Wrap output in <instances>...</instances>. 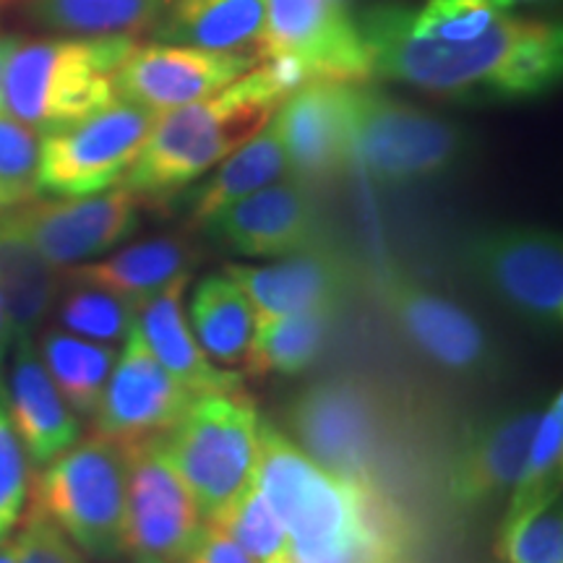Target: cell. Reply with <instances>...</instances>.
Returning <instances> with one entry per match:
<instances>
[{
	"mask_svg": "<svg viewBox=\"0 0 563 563\" xmlns=\"http://www.w3.org/2000/svg\"><path fill=\"white\" fill-rule=\"evenodd\" d=\"M496 555L501 563H563L561 488L517 509H506L498 527Z\"/></svg>",
	"mask_w": 563,
	"mask_h": 563,
	"instance_id": "obj_31",
	"label": "cell"
},
{
	"mask_svg": "<svg viewBox=\"0 0 563 563\" xmlns=\"http://www.w3.org/2000/svg\"><path fill=\"white\" fill-rule=\"evenodd\" d=\"M34 506L81 553L112 561L125 553V454L102 435L76 441L34 481Z\"/></svg>",
	"mask_w": 563,
	"mask_h": 563,
	"instance_id": "obj_7",
	"label": "cell"
},
{
	"mask_svg": "<svg viewBox=\"0 0 563 563\" xmlns=\"http://www.w3.org/2000/svg\"><path fill=\"white\" fill-rule=\"evenodd\" d=\"M133 45L129 34L19 40L5 68L3 112L40 136L81 121L115 100V70Z\"/></svg>",
	"mask_w": 563,
	"mask_h": 563,
	"instance_id": "obj_4",
	"label": "cell"
},
{
	"mask_svg": "<svg viewBox=\"0 0 563 563\" xmlns=\"http://www.w3.org/2000/svg\"><path fill=\"white\" fill-rule=\"evenodd\" d=\"M256 60V53L203 51L170 42L133 45L115 70V97L167 112L220 95Z\"/></svg>",
	"mask_w": 563,
	"mask_h": 563,
	"instance_id": "obj_16",
	"label": "cell"
},
{
	"mask_svg": "<svg viewBox=\"0 0 563 563\" xmlns=\"http://www.w3.org/2000/svg\"><path fill=\"white\" fill-rule=\"evenodd\" d=\"M563 475V394L555 391L543 405L530 449H527L522 473L509 493V506L517 509L540 498L543 493L561 488Z\"/></svg>",
	"mask_w": 563,
	"mask_h": 563,
	"instance_id": "obj_34",
	"label": "cell"
},
{
	"mask_svg": "<svg viewBox=\"0 0 563 563\" xmlns=\"http://www.w3.org/2000/svg\"><path fill=\"white\" fill-rule=\"evenodd\" d=\"M540 412V405H506L464 428L443 481L452 506L475 511L509 496L522 473Z\"/></svg>",
	"mask_w": 563,
	"mask_h": 563,
	"instance_id": "obj_17",
	"label": "cell"
},
{
	"mask_svg": "<svg viewBox=\"0 0 563 563\" xmlns=\"http://www.w3.org/2000/svg\"><path fill=\"white\" fill-rule=\"evenodd\" d=\"M3 405L21 449L34 467H45L81 439L79 415L70 410L51 373L40 361L34 340L13 342Z\"/></svg>",
	"mask_w": 563,
	"mask_h": 563,
	"instance_id": "obj_21",
	"label": "cell"
},
{
	"mask_svg": "<svg viewBox=\"0 0 563 563\" xmlns=\"http://www.w3.org/2000/svg\"><path fill=\"white\" fill-rule=\"evenodd\" d=\"M222 532H228L256 563H292L290 538L282 527L256 481L224 509L220 517L211 519Z\"/></svg>",
	"mask_w": 563,
	"mask_h": 563,
	"instance_id": "obj_33",
	"label": "cell"
},
{
	"mask_svg": "<svg viewBox=\"0 0 563 563\" xmlns=\"http://www.w3.org/2000/svg\"><path fill=\"white\" fill-rule=\"evenodd\" d=\"M37 352L70 410L91 418L118 361L115 344L91 342L53 327L42 332Z\"/></svg>",
	"mask_w": 563,
	"mask_h": 563,
	"instance_id": "obj_29",
	"label": "cell"
},
{
	"mask_svg": "<svg viewBox=\"0 0 563 563\" xmlns=\"http://www.w3.org/2000/svg\"><path fill=\"white\" fill-rule=\"evenodd\" d=\"M371 290L397 334L422 361L456 378H490L501 368L496 342L467 308L431 290L389 258L371 266Z\"/></svg>",
	"mask_w": 563,
	"mask_h": 563,
	"instance_id": "obj_10",
	"label": "cell"
},
{
	"mask_svg": "<svg viewBox=\"0 0 563 563\" xmlns=\"http://www.w3.org/2000/svg\"><path fill=\"white\" fill-rule=\"evenodd\" d=\"M277 108L279 102L262 87L256 74L245 70L241 79L209 100L159 112L121 186L141 199L180 191L256 136Z\"/></svg>",
	"mask_w": 563,
	"mask_h": 563,
	"instance_id": "obj_3",
	"label": "cell"
},
{
	"mask_svg": "<svg viewBox=\"0 0 563 563\" xmlns=\"http://www.w3.org/2000/svg\"><path fill=\"white\" fill-rule=\"evenodd\" d=\"M133 563H173V561L154 559V555H133Z\"/></svg>",
	"mask_w": 563,
	"mask_h": 563,
	"instance_id": "obj_44",
	"label": "cell"
},
{
	"mask_svg": "<svg viewBox=\"0 0 563 563\" xmlns=\"http://www.w3.org/2000/svg\"><path fill=\"white\" fill-rule=\"evenodd\" d=\"M30 493V467L0 394V540L11 538Z\"/></svg>",
	"mask_w": 563,
	"mask_h": 563,
	"instance_id": "obj_37",
	"label": "cell"
},
{
	"mask_svg": "<svg viewBox=\"0 0 563 563\" xmlns=\"http://www.w3.org/2000/svg\"><path fill=\"white\" fill-rule=\"evenodd\" d=\"M256 485L287 530L292 563H402L410 555V525L382 483L321 467L269 418H258Z\"/></svg>",
	"mask_w": 563,
	"mask_h": 563,
	"instance_id": "obj_2",
	"label": "cell"
},
{
	"mask_svg": "<svg viewBox=\"0 0 563 563\" xmlns=\"http://www.w3.org/2000/svg\"><path fill=\"white\" fill-rule=\"evenodd\" d=\"M11 3H16V0H0V11H3V9H9Z\"/></svg>",
	"mask_w": 563,
	"mask_h": 563,
	"instance_id": "obj_45",
	"label": "cell"
},
{
	"mask_svg": "<svg viewBox=\"0 0 563 563\" xmlns=\"http://www.w3.org/2000/svg\"><path fill=\"white\" fill-rule=\"evenodd\" d=\"M188 277H178L165 290L141 302L136 311V329L144 336L146 347L154 357L165 365L173 378L194 394L207 391H238L243 389V376L232 368H220L209 361L201 350L191 327H188L186 311H183V295H186Z\"/></svg>",
	"mask_w": 563,
	"mask_h": 563,
	"instance_id": "obj_22",
	"label": "cell"
},
{
	"mask_svg": "<svg viewBox=\"0 0 563 563\" xmlns=\"http://www.w3.org/2000/svg\"><path fill=\"white\" fill-rule=\"evenodd\" d=\"M196 394L165 371L133 323L97 405L95 433L118 446L162 439L178 426Z\"/></svg>",
	"mask_w": 563,
	"mask_h": 563,
	"instance_id": "obj_15",
	"label": "cell"
},
{
	"mask_svg": "<svg viewBox=\"0 0 563 563\" xmlns=\"http://www.w3.org/2000/svg\"><path fill=\"white\" fill-rule=\"evenodd\" d=\"M157 118L115 97L81 121L42 133L37 196H87L123 183Z\"/></svg>",
	"mask_w": 563,
	"mask_h": 563,
	"instance_id": "obj_11",
	"label": "cell"
},
{
	"mask_svg": "<svg viewBox=\"0 0 563 563\" xmlns=\"http://www.w3.org/2000/svg\"><path fill=\"white\" fill-rule=\"evenodd\" d=\"M196 251L183 238L165 235L152 241L133 243L129 249L112 253L102 262L79 264L68 272L70 282L104 287L123 295L133 306H141L165 290L178 277H188L194 269Z\"/></svg>",
	"mask_w": 563,
	"mask_h": 563,
	"instance_id": "obj_24",
	"label": "cell"
},
{
	"mask_svg": "<svg viewBox=\"0 0 563 563\" xmlns=\"http://www.w3.org/2000/svg\"><path fill=\"white\" fill-rule=\"evenodd\" d=\"M186 319L211 363L220 368L243 363L256 329V311L235 279L228 274L203 277L188 302Z\"/></svg>",
	"mask_w": 563,
	"mask_h": 563,
	"instance_id": "obj_27",
	"label": "cell"
},
{
	"mask_svg": "<svg viewBox=\"0 0 563 563\" xmlns=\"http://www.w3.org/2000/svg\"><path fill=\"white\" fill-rule=\"evenodd\" d=\"M352 159L382 188H422L452 180L475 159V136L462 123L352 84Z\"/></svg>",
	"mask_w": 563,
	"mask_h": 563,
	"instance_id": "obj_5",
	"label": "cell"
},
{
	"mask_svg": "<svg viewBox=\"0 0 563 563\" xmlns=\"http://www.w3.org/2000/svg\"><path fill=\"white\" fill-rule=\"evenodd\" d=\"M258 415L243 389L196 394L170 433L162 435L203 522H211L256 481Z\"/></svg>",
	"mask_w": 563,
	"mask_h": 563,
	"instance_id": "obj_6",
	"label": "cell"
},
{
	"mask_svg": "<svg viewBox=\"0 0 563 563\" xmlns=\"http://www.w3.org/2000/svg\"><path fill=\"white\" fill-rule=\"evenodd\" d=\"M141 196L125 186L87 196H51L11 209L34 249L55 269L87 264L121 245L139 228Z\"/></svg>",
	"mask_w": 563,
	"mask_h": 563,
	"instance_id": "obj_13",
	"label": "cell"
},
{
	"mask_svg": "<svg viewBox=\"0 0 563 563\" xmlns=\"http://www.w3.org/2000/svg\"><path fill=\"white\" fill-rule=\"evenodd\" d=\"M266 55H290L313 81H371L357 21L336 0H266L256 58Z\"/></svg>",
	"mask_w": 563,
	"mask_h": 563,
	"instance_id": "obj_14",
	"label": "cell"
},
{
	"mask_svg": "<svg viewBox=\"0 0 563 563\" xmlns=\"http://www.w3.org/2000/svg\"><path fill=\"white\" fill-rule=\"evenodd\" d=\"M498 16L501 11L490 0H426L418 11L405 9L410 37L431 42L477 40Z\"/></svg>",
	"mask_w": 563,
	"mask_h": 563,
	"instance_id": "obj_35",
	"label": "cell"
},
{
	"mask_svg": "<svg viewBox=\"0 0 563 563\" xmlns=\"http://www.w3.org/2000/svg\"><path fill=\"white\" fill-rule=\"evenodd\" d=\"M19 37L13 34H0V110H3V81H5V68H9V60L13 51H16Z\"/></svg>",
	"mask_w": 563,
	"mask_h": 563,
	"instance_id": "obj_41",
	"label": "cell"
},
{
	"mask_svg": "<svg viewBox=\"0 0 563 563\" xmlns=\"http://www.w3.org/2000/svg\"><path fill=\"white\" fill-rule=\"evenodd\" d=\"M203 228L241 256L285 258L329 243L311 186L285 178L222 209Z\"/></svg>",
	"mask_w": 563,
	"mask_h": 563,
	"instance_id": "obj_18",
	"label": "cell"
},
{
	"mask_svg": "<svg viewBox=\"0 0 563 563\" xmlns=\"http://www.w3.org/2000/svg\"><path fill=\"white\" fill-rule=\"evenodd\" d=\"M178 563H256L243 551L228 532H222L217 525L203 522L201 532L188 548L186 555Z\"/></svg>",
	"mask_w": 563,
	"mask_h": 563,
	"instance_id": "obj_39",
	"label": "cell"
},
{
	"mask_svg": "<svg viewBox=\"0 0 563 563\" xmlns=\"http://www.w3.org/2000/svg\"><path fill=\"white\" fill-rule=\"evenodd\" d=\"M352 84L308 81L274 112L290 175L319 186L347 170L352 162Z\"/></svg>",
	"mask_w": 563,
	"mask_h": 563,
	"instance_id": "obj_19",
	"label": "cell"
},
{
	"mask_svg": "<svg viewBox=\"0 0 563 563\" xmlns=\"http://www.w3.org/2000/svg\"><path fill=\"white\" fill-rule=\"evenodd\" d=\"M264 16L266 0H167L154 34L170 45L243 53L262 42Z\"/></svg>",
	"mask_w": 563,
	"mask_h": 563,
	"instance_id": "obj_25",
	"label": "cell"
},
{
	"mask_svg": "<svg viewBox=\"0 0 563 563\" xmlns=\"http://www.w3.org/2000/svg\"><path fill=\"white\" fill-rule=\"evenodd\" d=\"M285 178H292L290 162H287L285 144H282L279 129L272 115V121L256 136H251L241 150L224 157L217 165L214 175L199 186V191H194L191 220L203 228L222 209Z\"/></svg>",
	"mask_w": 563,
	"mask_h": 563,
	"instance_id": "obj_26",
	"label": "cell"
},
{
	"mask_svg": "<svg viewBox=\"0 0 563 563\" xmlns=\"http://www.w3.org/2000/svg\"><path fill=\"white\" fill-rule=\"evenodd\" d=\"M13 540H16V563H84L79 548L34 504Z\"/></svg>",
	"mask_w": 563,
	"mask_h": 563,
	"instance_id": "obj_38",
	"label": "cell"
},
{
	"mask_svg": "<svg viewBox=\"0 0 563 563\" xmlns=\"http://www.w3.org/2000/svg\"><path fill=\"white\" fill-rule=\"evenodd\" d=\"M125 454L123 545L133 555L178 563L201 532L203 517L162 439L131 443Z\"/></svg>",
	"mask_w": 563,
	"mask_h": 563,
	"instance_id": "obj_12",
	"label": "cell"
},
{
	"mask_svg": "<svg viewBox=\"0 0 563 563\" xmlns=\"http://www.w3.org/2000/svg\"><path fill=\"white\" fill-rule=\"evenodd\" d=\"M287 435L321 467L352 481H378L386 456V405L355 376L302 386L285 412Z\"/></svg>",
	"mask_w": 563,
	"mask_h": 563,
	"instance_id": "obj_9",
	"label": "cell"
},
{
	"mask_svg": "<svg viewBox=\"0 0 563 563\" xmlns=\"http://www.w3.org/2000/svg\"><path fill=\"white\" fill-rule=\"evenodd\" d=\"M0 563H16V540H0Z\"/></svg>",
	"mask_w": 563,
	"mask_h": 563,
	"instance_id": "obj_43",
	"label": "cell"
},
{
	"mask_svg": "<svg viewBox=\"0 0 563 563\" xmlns=\"http://www.w3.org/2000/svg\"><path fill=\"white\" fill-rule=\"evenodd\" d=\"M60 287V269L34 249L13 211L0 214V300L9 316L11 340H34L51 313Z\"/></svg>",
	"mask_w": 563,
	"mask_h": 563,
	"instance_id": "obj_23",
	"label": "cell"
},
{
	"mask_svg": "<svg viewBox=\"0 0 563 563\" xmlns=\"http://www.w3.org/2000/svg\"><path fill=\"white\" fill-rule=\"evenodd\" d=\"M371 79L407 84L452 102L538 100L559 87L563 30L553 21L501 13L470 42L415 40L402 5H371L361 13Z\"/></svg>",
	"mask_w": 563,
	"mask_h": 563,
	"instance_id": "obj_1",
	"label": "cell"
},
{
	"mask_svg": "<svg viewBox=\"0 0 563 563\" xmlns=\"http://www.w3.org/2000/svg\"><path fill=\"white\" fill-rule=\"evenodd\" d=\"M165 5L167 0H26V16L40 30L58 34L133 37L154 26Z\"/></svg>",
	"mask_w": 563,
	"mask_h": 563,
	"instance_id": "obj_30",
	"label": "cell"
},
{
	"mask_svg": "<svg viewBox=\"0 0 563 563\" xmlns=\"http://www.w3.org/2000/svg\"><path fill=\"white\" fill-rule=\"evenodd\" d=\"M501 13H509L517 9V5H540V3H553V0H490Z\"/></svg>",
	"mask_w": 563,
	"mask_h": 563,
	"instance_id": "obj_42",
	"label": "cell"
},
{
	"mask_svg": "<svg viewBox=\"0 0 563 563\" xmlns=\"http://www.w3.org/2000/svg\"><path fill=\"white\" fill-rule=\"evenodd\" d=\"M340 308H316L277 319L256 321L251 344L245 350V376H298L319 361Z\"/></svg>",
	"mask_w": 563,
	"mask_h": 563,
	"instance_id": "obj_28",
	"label": "cell"
},
{
	"mask_svg": "<svg viewBox=\"0 0 563 563\" xmlns=\"http://www.w3.org/2000/svg\"><path fill=\"white\" fill-rule=\"evenodd\" d=\"M402 563H407V561H402Z\"/></svg>",
	"mask_w": 563,
	"mask_h": 563,
	"instance_id": "obj_47",
	"label": "cell"
},
{
	"mask_svg": "<svg viewBox=\"0 0 563 563\" xmlns=\"http://www.w3.org/2000/svg\"><path fill=\"white\" fill-rule=\"evenodd\" d=\"M68 285L58 306V329L102 344L125 342L136 323L139 308L104 287L70 279Z\"/></svg>",
	"mask_w": 563,
	"mask_h": 563,
	"instance_id": "obj_32",
	"label": "cell"
},
{
	"mask_svg": "<svg viewBox=\"0 0 563 563\" xmlns=\"http://www.w3.org/2000/svg\"><path fill=\"white\" fill-rule=\"evenodd\" d=\"M336 3H344V5H347V3H350V0H336Z\"/></svg>",
	"mask_w": 563,
	"mask_h": 563,
	"instance_id": "obj_46",
	"label": "cell"
},
{
	"mask_svg": "<svg viewBox=\"0 0 563 563\" xmlns=\"http://www.w3.org/2000/svg\"><path fill=\"white\" fill-rule=\"evenodd\" d=\"M11 327H9V316H5L3 300H0V394H3V382H5V361H9V350H11Z\"/></svg>",
	"mask_w": 563,
	"mask_h": 563,
	"instance_id": "obj_40",
	"label": "cell"
},
{
	"mask_svg": "<svg viewBox=\"0 0 563 563\" xmlns=\"http://www.w3.org/2000/svg\"><path fill=\"white\" fill-rule=\"evenodd\" d=\"M224 274L241 285L256 321L277 319L316 308H340L347 298L355 272L332 245L295 253L274 264H228Z\"/></svg>",
	"mask_w": 563,
	"mask_h": 563,
	"instance_id": "obj_20",
	"label": "cell"
},
{
	"mask_svg": "<svg viewBox=\"0 0 563 563\" xmlns=\"http://www.w3.org/2000/svg\"><path fill=\"white\" fill-rule=\"evenodd\" d=\"M464 272L540 334L563 327V241L540 224H493L460 249Z\"/></svg>",
	"mask_w": 563,
	"mask_h": 563,
	"instance_id": "obj_8",
	"label": "cell"
},
{
	"mask_svg": "<svg viewBox=\"0 0 563 563\" xmlns=\"http://www.w3.org/2000/svg\"><path fill=\"white\" fill-rule=\"evenodd\" d=\"M40 133L0 110V214L37 196Z\"/></svg>",
	"mask_w": 563,
	"mask_h": 563,
	"instance_id": "obj_36",
	"label": "cell"
}]
</instances>
